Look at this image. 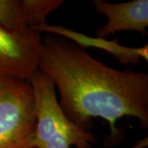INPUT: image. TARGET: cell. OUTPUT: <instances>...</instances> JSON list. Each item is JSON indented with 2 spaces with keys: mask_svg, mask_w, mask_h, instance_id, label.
Wrapping results in <instances>:
<instances>
[{
  "mask_svg": "<svg viewBox=\"0 0 148 148\" xmlns=\"http://www.w3.org/2000/svg\"><path fill=\"white\" fill-rule=\"evenodd\" d=\"M38 69L57 87L58 104L70 121L86 131L96 118L109 123L110 145L123 138L115 125L121 118H135L148 127L147 73L110 68L86 49L53 34L42 38Z\"/></svg>",
  "mask_w": 148,
  "mask_h": 148,
  "instance_id": "1",
  "label": "cell"
},
{
  "mask_svg": "<svg viewBox=\"0 0 148 148\" xmlns=\"http://www.w3.org/2000/svg\"><path fill=\"white\" fill-rule=\"evenodd\" d=\"M29 82L35 99L36 124L31 148H92L95 135L70 121L58 104L51 79L38 69Z\"/></svg>",
  "mask_w": 148,
  "mask_h": 148,
  "instance_id": "2",
  "label": "cell"
},
{
  "mask_svg": "<svg viewBox=\"0 0 148 148\" xmlns=\"http://www.w3.org/2000/svg\"><path fill=\"white\" fill-rule=\"evenodd\" d=\"M36 124L31 83L0 78V148H31Z\"/></svg>",
  "mask_w": 148,
  "mask_h": 148,
  "instance_id": "3",
  "label": "cell"
},
{
  "mask_svg": "<svg viewBox=\"0 0 148 148\" xmlns=\"http://www.w3.org/2000/svg\"><path fill=\"white\" fill-rule=\"evenodd\" d=\"M41 40L33 29L12 33L0 27V78L29 82L38 69Z\"/></svg>",
  "mask_w": 148,
  "mask_h": 148,
  "instance_id": "4",
  "label": "cell"
},
{
  "mask_svg": "<svg viewBox=\"0 0 148 148\" xmlns=\"http://www.w3.org/2000/svg\"><path fill=\"white\" fill-rule=\"evenodd\" d=\"M92 3L97 13L107 17L106 25L96 29V37L107 39L119 32H136L143 36L148 35L147 0H133L120 3L94 0Z\"/></svg>",
  "mask_w": 148,
  "mask_h": 148,
  "instance_id": "5",
  "label": "cell"
},
{
  "mask_svg": "<svg viewBox=\"0 0 148 148\" xmlns=\"http://www.w3.org/2000/svg\"><path fill=\"white\" fill-rule=\"evenodd\" d=\"M33 30L40 33L41 32H46L49 34L63 36L85 49L86 47H95L105 50L116 58L118 61L123 65L130 64L135 66L140 63L142 58L146 59V61L148 60L147 45L139 48L127 47L119 44L116 40H109L100 37L93 38L64 27L49 26L47 24L42 27H36Z\"/></svg>",
  "mask_w": 148,
  "mask_h": 148,
  "instance_id": "6",
  "label": "cell"
},
{
  "mask_svg": "<svg viewBox=\"0 0 148 148\" xmlns=\"http://www.w3.org/2000/svg\"><path fill=\"white\" fill-rule=\"evenodd\" d=\"M24 19L31 29L46 24V17L64 3L63 0H20Z\"/></svg>",
  "mask_w": 148,
  "mask_h": 148,
  "instance_id": "7",
  "label": "cell"
},
{
  "mask_svg": "<svg viewBox=\"0 0 148 148\" xmlns=\"http://www.w3.org/2000/svg\"><path fill=\"white\" fill-rule=\"evenodd\" d=\"M0 27L12 33L31 29L24 19L20 0H0Z\"/></svg>",
  "mask_w": 148,
  "mask_h": 148,
  "instance_id": "8",
  "label": "cell"
}]
</instances>
